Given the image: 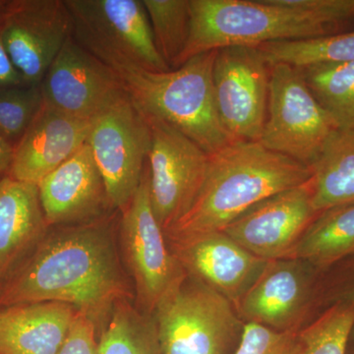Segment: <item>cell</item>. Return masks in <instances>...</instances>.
<instances>
[{"mask_svg": "<svg viewBox=\"0 0 354 354\" xmlns=\"http://www.w3.org/2000/svg\"><path fill=\"white\" fill-rule=\"evenodd\" d=\"M0 29L26 85L39 86L73 25L64 0H13L0 9Z\"/></svg>", "mask_w": 354, "mask_h": 354, "instance_id": "12", "label": "cell"}, {"mask_svg": "<svg viewBox=\"0 0 354 354\" xmlns=\"http://www.w3.org/2000/svg\"><path fill=\"white\" fill-rule=\"evenodd\" d=\"M15 145L0 134V174L8 171L12 164Z\"/></svg>", "mask_w": 354, "mask_h": 354, "instance_id": "33", "label": "cell"}, {"mask_svg": "<svg viewBox=\"0 0 354 354\" xmlns=\"http://www.w3.org/2000/svg\"><path fill=\"white\" fill-rule=\"evenodd\" d=\"M78 314L55 301L0 308V354H57Z\"/></svg>", "mask_w": 354, "mask_h": 354, "instance_id": "20", "label": "cell"}, {"mask_svg": "<svg viewBox=\"0 0 354 354\" xmlns=\"http://www.w3.org/2000/svg\"><path fill=\"white\" fill-rule=\"evenodd\" d=\"M153 39L169 68H176L190 32L189 0H143Z\"/></svg>", "mask_w": 354, "mask_h": 354, "instance_id": "26", "label": "cell"}, {"mask_svg": "<svg viewBox=\"0 0 354 354\" xmlns=\"http://www.w3.org/2000/svg\"><path fill=\"white\" fill-rule=\"evenodd\" d=\"M299 69L335 130H354V62L312 64Z\"/></svg>", "mask_w": 354, "mask_h": 354, "instance_id": "23", "label": "cell"}, {"mask_svg": "<svg viewBox=\"0 0 354 354\" xmlns=\"http://www.w3.org/2000/svg\"><path fill=\"white\" fill-rule=\"evenodd\" d=\"M167 241L188 276L218 291L234 306L269 262L248 252L223 232Z\"/></svg>", "mask_w": 354, "mask_h": 354, "instance_id": "15", "label": "cell"}, {"mask_svg": "<svg viewBox=\"0 0 354 354\" xmlns=\"http://www.w3.org/2000/svg\"><path fill=\"white\" fill-rule=\"evenodd\" d=\"M346 264L341 279L335 283L332 300L334 304H351L354 305V256L342 261ZM332 304V305H333ZM349 344H354V327Z\"/></svg>", "mask_w": 354, "mask_h": 354, "instance_id": "31", "label": "cell"}, {"mask_svg": "<svg viewBox=\"0 0 354 354\" xmlns=\"http://www.w3.org/2000/svg\"><path fill=\"white\" fill-rule=\"evenodd\" d=\"M43 104L39 86L0 88V134L16 145Z\"/></svg>", "mask_w": 354, "mask_h": 354, "instance_id": "28", "label": "cell"}, {"mask_svg": "<svg viewBox=\"0 0 354 354\" xmlns=\"http://www.w3.org/2000/svg\"><path fill=\"white\" fill-rule=\"evenodd\" d=\"M0 290V308L34 302L71 305L95 325L129 288L111 232L101 223L46 234Z\"/></svg>", "mask_w": 354, "mask_h": 354, "instance_id": "1", "label": "cell"}, {"mask_svg": "<svg viewBox=\"0 0 354 354\" xmlns=\"http://www.w3.org/2000/svg\"><path fill=\"white\" fill-rule=\"evenodd\" d=\"M335 131L297 67L270 66L267 118L259 142L311 169Z\"/></svg>", "mask_w": 354, "mask_h": 354, "instance_id": "7", "label": "cell"}, {"mask_svg": "<svg viewBox=\"0 0 354 354\" xmlns=\"http://www.w3.org/2000/svg\"><path fill=\"white\" fill-rule=\"evenodd\" d=\"M216 108L234 141L259 142L267 118L270 65L257 46L216 51L213 70Z\"/></svg>", "mask_w": 354, "mask_h": 354, "instance_id": "11", "label": "cell"}, {"mask_svg": "<svg viewBox=\"0 0 354 354\" xmlns=\"http://www.w3.org/2000/svg\"><path fill=\"white\" fill-rule=\"evenodd\" d=\"M72 37L109 67L171 70L160 57L143 0H64Z\"/></svg>", "mask_w": 354, "mask_h": 354, "instance_id": "6", "label": "cell"}, {"mask_svg": "<svg viewBox=\"0 0 354 354\" xmlns=\"http://www.w3.org/2000/svg\"><path fill=\"white\" fill-rule=\"evenodd\" d=\"M38 189L48 227L88 221L111 207L88 143L39 181Z\"/></svg>", "mask_w": 354, "mask_h": 354, "instance_id": "17", "label": "cell"}, {"mask_svg": "<svg viewBox=\"0 0 354 354\" xmlns=\"http://www.w3.org/2000/svg\"><path fill=\"white\" fill-rule=\"evenodd\" d=\"M4 2H6V1H0V9H1L2 6H4Z\"/></svg>", "mask_w": 354, "mask_h": 354, "instance_id": "35", "label": "cell"}, {"mask_svg": "<svg viewBox=\"0 0 354 354\" xmlns=\"http://www.w3.org/2000/svg\"><path fill=\"white\" fill-rule=\"evenodd\" d=\"M6 3V2H4ZM26 85L22 76L7 53L0 29V88L16 87Z\"/></svg>", "mask_w": 354, "mask_h": 354, "instance_id": "32", "label": "cell"}, {"mask_svg": "<svg viewBox=\"0 0 354 354\" xmlns=\"http://www.w3.org/2000/svg\"><path fill=\"white\" fill-rule=\"evenodd\" d=\"M354 327V305L335 304L297 334V354H346Z\"/></svg>", "mask_w": 354, "mask_h": 354, "instance_id": "27", "label": "cell"}, {"mask_svg": "<svg viewBox=\"0 0 354 354\" xmlns=\"http://www.w3.org/2000/svg\"><path fill=\"white\" fill-rule=\"evenodd\" d=\"M39 87L46 106L90 121L127 95L116 72L72 36L65 41Z\"/></svg>", "mask_w": 354, "mask_h": 354, "instance_id": "13", "label": "cell"}, {"mask_svg": "<svg viewBox=\"0 0 354 354\" xmlns=\"http://www.w3.org/2000/svg\"><path fill=\"white\" fill-rule=\"evenodd\" d=\"M216 51L199 53L165 72L111 68L141 113L176 128L211 156L235 142L216 108L213 82Z\"/></svg>", "mask_w": 354, "mask_h": 354, "instance_id": "4", "label": "cell"}, {"mask_svg": "<svg viewBox=\"0 0 354 354\" xmlns=\"http://www.w3.org/2000/svg\"><path fill=\"white\" fill-rule=\"evenodd\" d=\"M153 316L162 354H232L245 324L230 300L188 274Z\"/></svg>", "mask_w": 354, "mask_h": 354, "instance_id": "5", "label": "cell"}, {"mask_svg": "<svg viewBox=\"0 0 354 354\" xmlns=\"http://www.w3.org/2000/svg\"><path fill=\"white\" fill-rule=\"evenodd\" d=\"M120 212L123 257L134 279L142 312L153 315L160 301L183 283L187 274L169 248L153 213L148 169L131 201Z\"/></svg>", "mask_w": 354, "mask_h": 354, "instance_id": "8", "label": "cell"}, {"mask_svg": "<svg viewBox=\"0 0 354 354\" xmlns=\"http://www.w3.org/2000/svg\"><path fill=\"white\" fill-rule=\"evenodd\" d=\"M144 116L151 132L147 158L151 203L165 232L196 199L208 171L209 155L176 128Z\"/></svg>", "mask_w": 354, "mask_h": 354, "instance_id": "10", "label": "cell"}, {"mask_svg": "<svg viewBox=\"0 0 354 354\" xmlns=\"http://www.w3.org/2000/svg\"><path fill=\"white\" fill-rule=\"evenodd\" d=\"M297 334L295 330L279 332L259 324L245 323L232 354H297Z\"/></svg>", "mask_w": 354, "mask_h": 354, "instance_id": "29", "label": "cell"}, {"mask_svg": "<svg viewBox=\"0 0 354 354\" xmlns=\"http://www.w3.org/2000/svg\"><path fill=\"white\" fill-rule=\"evenodd\" d=\"M267 64L300 67L354 62V29L304 41H274L257 46Z\"/></svg>", "mask_w": 354, "mask_h": 354, "instance_id": "25", "label": "cell"}, {"mask_svg": "<svg viewBox=\"0 0 354 354\" xmlns=\"http://www.w3.org/2000/svg\"><path fill=\"white\" fill-rule=\"evenodd\" d=\"M311 171L317 212L354 203V130H335Z\"/></svg>", "mask_w": 354, "mask_h": 354, "instance_id": "22", "label": "cell"}, {"mask_svg": "<svg viewBox=\"0 0 354 354\" xmlns=\"http://www.w3.org/2000/svg\"><path fill=\"white\" fill-rule=\"evenodd\" d=\"M97 325L79 312L57 354H97Z\"/></svg>", "mask_w": 354, "mask_h": 354, "instance_id": "30", "label": "cell"}, {"mask_svg": "<svg viewBox=\"0 0 354 354\" xmlns=\"http://www.w3.org/2000/svg\"><path fill=\"white\" fill-rule=\"evenodd\" d=\"M309 281L297 260L269 261L252 286L235 305L245 323H256L274 330H290L304 309Z\"/></svg>", "mask_w": 354, "mask_h": 354, "instance_id": "18", "label": "cell"}, {"mask_svg": "<svg viewBox=\"0 0 354 354\" xmlns=\"http://www.w3.org/2000/svg\"><path fill=\"white\" fill-rule=\"evenodd\" d=\"M97 354H162L155 318L121 300L97 339Z\"/></svg>", "mask_w": 354, "mask_h": 354, "instance_id": "24", "label": "cell"}, {"mask_svg": "<svg viewBox=\"0 0 354 354\" xmlns=\"http://www.w3.org/2000/svg\"><path fill=\"white\" fill-rule=\"evenodd\" d=\"M38 185L0 179V288L48 234Z\"/></svg>", "mask_w": 354, "mask_h": 354, "instance_id": "19", "label": "cell"}, {"mask_svg": "<svg viewBox=\"0 0 354 354\" xmlns=\"http://www.w3.org/2000/svg\"><path fill=\"white\" fill-rule=\"evenodd\" d=\"M346 354H354V344H349L348 353Z\"/></svg>", "mask_w": 354, "mask_h": 354, "instance_id": "34", "label": "cell"}, {"mask_svg": "<svg viewBox=\"0 0 354 354\" xmlns=\"http://www.w3.org/2000/svg\"><path fill=\"white\" fill-rule=\"evenodd\" d=\"M319 214L314 208L309 179L257 203L221 232L262 259H290Z\"/></svg>", "mask_w": 354, "mask_h": 354, "instance_id": "14", "label": "cell"}, {"mask_svg": "<svg viewBox=\"0 0 354 354\" xmlns=\"http://www.w3.org/2000/svg\"><path fill=\"white\" fill-rule=\"evenodd\" d=\"M87 143L104 179L109 206L122 211L145 171L151 145L145 116L127 94L92 120Z\"/></svg>", "mask_w": 354, "mask_h": 354, "instance_id": "9", "label": "cell"}, {"mask_svg": "<svg viewBox=\"0 0 354 354\" xmlns=\"http://www.w3.org/2000/svg\"><path fill=\"white\" fill-rule=\"evenodd\" d=\"M351 256H354V203L321 212L305 230L290 259L328 270Z\"/></svg>", "mask_w": 354, "mask_h": 354, "instance_id": "21", "label": "cell"}, {"mask_svg": "<svg viewBox=\"0 0 354 354\" xmlns=\"http://www.w3.org/2000/svg\"><path fill=\"white\" fill-rule=\"evenodd\" d=\"M91 125L44 104L15 145L8 176L38 185L87 143Z\"/></svg>", "mask_w": 354, "mask_h": 354, "instance_id": "16", "label": "cell"}, {"mask_svg": "<svg viewBox=\"0 0 354 354\" xmlns=\"http://www.w3.org/2000/svg\"><path fill=\"white\" fill-rule=\"evenodd\" d=\"M189 38L176 68L227 46L330 36L354 20V0H189Z\"/></svg>", "mask_w": 354, "mask_h": 354, "instance_id": "2", "label": "cell"}, {"mask_svg": "<svg viewBox=\"0 0 354 354\" xmlns=\"http://www.w3.org/2000/svg\"><path fill=\"white\" fill-rule=\"evenodd\" d=\"M311 176L310 167L268 150L260 142L235 141L209 156L196 199L165 236L221 232L254 205L301 185Z\"/></svg>", "mask_w": 354, "mask_h": 354, "instance_id": "3", "label": "cell"}]
</instances>
